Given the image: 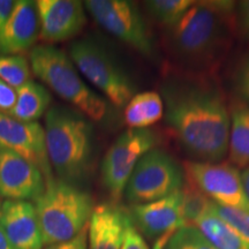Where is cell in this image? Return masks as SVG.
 <instances>
[{
    "label": "cell",
    "instance_id": "obj_3",
    "mask_svg": "<svg viewBox=\"0 0 249 249\" xmlns=\"http://www.w3.org/2000/svg\"><path fill=\"white\" fill-rule=\"evenodd\" d=\"M44 130L52 170L62 181L77 186L86 179L91 166V121L75 108L55 105L46 112Z\"/></svg>",
    "mask_w": 249,
    "mask_h": 249
},
{
    "label": "cell",
    "instance_id": "obj_29",
    "mask_svg": "<svg viewBox=\"0 0 249 249\" xmlns=\"http://www.w3.org/2000/svg\"><path fill=\"white\" fill-rule=\"evenodd\" d=\"M88 224L71 240L46 246L43 249H88Z\"/></svg>",
    "mask_w": 249,
    "mask_h": 249
},
{
    "label": "cell",
    "instance_id": "obj_1",
    "mask_svg": "<svg viewBox=\"0 0 249 249\" xmlns=\"http://www.w3.org/2000/svg\"><path fill=\"white\" fill-rule=\"evenodd\" d=\"M164 117L196 161L222 160L229 151L230 112L220 89L203 74H176L161 87Z\"/></svg>",
    "mask_w": 249,
    "mask_h": 249
},
{
    "label": "cell",
    "instance_id": "obj_31",
    "mask_svg": "<svg viewBox=\"0 0 249 249\" xmlns=\"http://www.w3.org/2000/svg\"><path fill=\"white\" fill-rule=\"evenodd\" d=\"M236 18L242 33L249 39V0L238 2L236 5Z\"/></svg>",
    "mask_w": 249,
    "mask_h": 249
},
{
    "label": "cell",
    "instance_id": "obj_10",
    "mask_svg": "<svg viewBox=\"0 0 249 249\" xmlns=\"http://www.w3.org/2000/svg\"><path fill=\"white\" fill-rule=\"evenodd\" d=\"M185 179L191 181L214 203L249 211L242 187L241 173L231 163L196 161L183 163Z\"/></svg>",
    "mask_w": 249,
    "mask_h": 249
},
{
    "label": "cell",
    "instance_id": "obj_35",
    "mask_svg": "<svg viewBox=\"0 0 249 249\" xmlns=\"http://www.w3.org/2000/svg\"><path fill=\"white\" fill-rule=\"evenodd\" d=\"M0 249H14L1 229H0Z\"/></svg>",
    "mask_w": 249,
    "mask_h": 249
},
{
    "label": "cell",
    "instance_id": "obj_18",
    "mask_svg": "<svg viewBox=\"0 0 249 249\" xmlns=\"http://www.w3.org/2000/svg\"><path fill=\"white\" fill-rule=\"evenodd\" d=\"M230 163L238 169L249 166V107L236 96L229 104Z\"/></svg>",
    "mask_w": 249,
    "mask_h": 249
},
{
    "label": "cell",
    "instance_id": "obj_13",
    "mask_svg": "<svg viewBox=\"0 0 249 249\" xmlns=\"http://www.w3.org/2000/svg\"><path fill=\"white\" fill-rule=\"evenodd\" d=\"M39 36L46 42L70 39L87 23L85 4L79 0H37Z\"/></svg>",
    "mask_w": 249,
    "mask_h": 249
},
{
    "label": "cell",
    "instance_id": "obj_33",
    "mask_svg": "<svg viewBox=\"0 0 249 249\" xmlns=\"http://www.w3.org/2000/svg\"><path fill=\"white\" fill-rule=\"evenodd\" d=\"M241 180H242V187H244V192L247 201L249 203V166L246 167L244 172L241 173Z\"/></svg>",
    "mask_w": 249,
    "mask_h": 249
},
{
    "label": "cell",
    "instance_id": "obj_23",
    "mask_svg": "<svg viewBox=\"0 0 249 249\" xmlns=\"http://www.w3.org/2000/svg\"><path fill=\"white\" fill-rule=\"evenodd\" d=\"M194 4L193 0H150L145 1V7L157 22L169 29Z\"/></svg>",
    "mask_w": 249,
    "mask_h": 249
},
{
    "label": "cell",
    "instance_id": "obj_15",
    "mask_svg": "<svg viewBox=\"0 0 249 249\" xmlns=\"http://www.w3.org/2000/svg\"><path fill=\"white\" fill-rule=\"evenodd\" d=\"M0 229L14 249H43L42 231L35 205L29 201H2Z\"/></svg>",
    "mask_w": 249,
    "mask_h": 249
},
{
    "label": "cell",
    "instance_id": "obj_27",
    "mask_svg": "<svg viewBox=\"0 0 249 249\" xmlns=\"http://www.w3.org/2000/svg\"><path fill=\"white\" fill-rule=\"evenodd\" d=\"M234 89L236 97L249 107V54L239 61L234 71Z\"/></svg>",
    "mask_w": 249,
    "mask_h": 249
},
{
    "label": "cell",
    "instance_id": "obj_5",
    "mask_svg": "<svg viewBox=\"0 0 249 249\" xmlns=\"http://www.w3.org/2000/svg\"><path fill=\"white\" fill-rule=\"evenodd\" d=\"M44 246L71 240L89 223L92 196L76 185L53 179L34 202Z\"/></svg>",
    "mask_w": 249,
    "mask_h": 249
},
{
    "label": "cell",
    "instance_id": "obj_6",
    "mask_svg": "<svg viewBox=\"0 0 249 249\" xmlns=\"http://www.w3.org/2000/svg\"><path fill=\"white\" fill-rule=\"evenodd\" d=\"M70 58L77 70L116 107H124L135 95L128 74L96 40L85 38L70 46Z\"/></svg>",
    "mask_w": 249,
    "mask_h": 249
},
{
    "label": "cell",
    "instance_id": "obj_12",
    "mask_svg": "<svg viewBox=\"0 0 249 249\" xmlns=\"http://www.w3.org/2000/svg\"><path fill=\"white\" fill-rule=\"evenodd\" d=\"M46 180L34 164L0 147V194L6 200L35 202L45 191Z\"/></svg>",
    "mask_w": 249,
    "mask_h": 249
},
{
    "label": "cell",
    "instance_id": "obj_19",
    "mask_svg": "<svg viewBox=\"0 0 249 249\" xmlns=\"http://www.w3.org/2000/svg\"><path fill=\"white\" fill-rule=\"evenodd\" d=\"M51 101L49 90L30 80L17 90V102L7 114L23 123H35L49 111Z\"/></svg>",
    "mask_w": 249,
    "mask_h": 249
},
{
    "label": "cell",
    "instance_id": "obj_28",
    "mask_svg": "<svg viewBox=\"0 0 249 249\" xmlns=\"http://www.w3.org/2000/svg\"><path fill=\"white\" fill-rule=\"evenodd\" d=\"M121 249H149L147 242L139 230L134 226V224L130 219L127 222L126 230H124V241Z\"/></svg>",
    "mask_w": 249,
    "mask_h": 249
},
{
    "label": "cell",
    "instance_id": "obj_21",
    "mask_svg": "<svg viewBox=\"0 0 249 249\" xmlns=\"http://www.w3.org/2000/svg\"><path fill=\"white\" fill-rule=\"evenodd\" d=\"M195 227L217 249H248L238 233L211 209L197 220Z\"/></svg>",
    "mask_w": 249,
    "mask_h": 249
},
{
    "label": "cell",
    "instance_id": "obj_22",
    "mask_svg": "<svg viewBox=\"0 0 249 249\" xmlns=\"http://www.w3.org/2000/svg\"><path fill=\"white\" fill-rule=\"evenodd\" d=\"M180 192H181L182 219L185 226H195L202 216L209 213L213 201L186 179Z\"/></svg>",
    "mask_w": 249,
    "mask_h": 249
},
{
    "label": "cell",
    "instance_id": "obj_11",
    "mask_svg": "<svg viewBox=\"0 0 249 249\" xmlns=\"http://www.w3.org/2000/svg\"><path fill=\"white\" fill-rule=\"evenodd\" d=\"M0 147L8 149L34 164L46 182L54 179L46 150L45 130L39 123H23L0 111Z\"/></svg>",
    "mask_w": 249,
    "mask_h": 249
},
{
    "label": "cell",
    "instance_id": "obj_7",
    "mask_svg": "<svg viewBox=\"0 0 249 249\" xmlns=\"http://www.w3.org/2000/svg\"><path fill=\"white\" fill-rule=\"evenodd\" d=\"M183 182L181 165L167 151L154 148L139 160L124 194L133 205L149 203L180 191Z\"/></svg>",
    "mask_w": 249,
    "mask_h": 249
},
{
    "label": "cell",
    "instance_id": "obj_36",
    "mask_svg": "<svg viewBox=\"0 0 249 249\" xmlns=\"http://www.w3.org/2000/svg\"><path fill=\"white\" fill-rule=\"evenodd\" d=\"M1 197H2V196H1V194H0V208H1V204H2V201H1Z\"/></svg>",
    "mask_w": 249,
    "mask_h": 249
},
{
    "label": "cell",
    "instance_id": "obj_30",
    "mask_svg": "<svg viewBox=\"0 0 249 249\" xmlns=\"http://www.w3.org/2000/svg\"><path fill=\"white\" fill-rule=\"evenodd\" d=\"M17 102V89L0 79V111L9 113Z\"/></svg>",
    "mask_w": 249,
    "mask_h": 249
},
{
    "label": "cell",
    "instance_id": "obj_17",
    "mask_svg": "<svg viewBox=\"0 0 249 249\" xmlns=\"http://www.w3.org/2000/svg\"><path fill=\"white\" fill-rule=\"evenodd\" d=\"M129 214L117 203L95 207L88 224V249H121Z\"/></svg>",
    "mask_w": 249,
    "mask_h": 249
},
{
    "label": "cell",
    "instance_id": "obj_20",
    "mask_svg": "<svg viewBox=\"0 0 249 249\" xmlns=\"http://www.w3.org/2000/svg\"><path fill=\"white\" fill-rule=\"evenodd\" d=\"M164 101L156 91L135 93L124 107V123L129 128L144 129L164 117Z\"/></svg>",
    "mask_w": 249,
    "mask_h": 249
},
{
    "label": "cell",
    "instance_id": "obj_16",
    "mask_svg": "<svg viewBox=\"0 0 249 249\" xmlns=\"http://www.w3.org/2000/svg\"><path fill=\"white\" fill-rule=\"evenodd\" d=\"M39 30L36 2L31 0L15 1L11 17L0 34V54H20L34 49Z\"/></svg>",
    "mask_w": 249,
    "mask_h": 249
},
{
    "label": "cell",
    "instance_id": "obj_9",
    "mask_svg": "<svg viewBox=\"0 0 249 249\" xmlns=\"http://www.w3.org/2000/svg\"><path fill=\"white\" fill-rule=\"evenodd\" d=\"M157 143V133L149 128H128L112 143L102 160L101 174L103 185L114 203L124 195L139 160Z\"/></svg>",
    "mask_w": 249,
    "mask_h": 249
},
{
    "label": "cell",
    "instance_id": "obj_4",
    "mask_svg": "<svg viewBox=\"0 0 249 249\" xmlns=\"http://www.w3.org/2000/svg\"><path fill=\"white\" fill-rule=\"evenodd\" d=\"M29 61L42 82L90 121H102L107 117V102L82 80L70 55L62 50L52 45L34 46Z\"/></svg>",
    "mask_w": 249,
    "mask_h": 249
},
{
    "label": "cell",
    "instance_id": "obj_14",
    "mask_svg": "<svg viewBox=\"0 0 249 249\" xmlns=\"http://www.w3.org/2000/svg\"><path fill=\"white\" fill-rule=\"evenodd\" d=\"M134 226L142 235L156 238L176 232L185 226L181 211V192L160 200L134 204L128 213Z\"/></svg>",
    "mask_w": 249,
    "mask_h": 249
},
{
    "label": "cell",
    "instance_id": "obj_8",
    "mask_svg": "<svg viewBox=\"0 0 249 249\" xmlns=\"http://www.w3.org/2000/svg\"><path fill=\"white\" fill-rule=\"evenodd\" d=\"M83 4L103 29L144 58L154 60L157 57L150 30L135 2L128 0H87Z\"/></svg>",
    "mask_w": 249,
    "mask_h": 249
},
{
    "label": "cell",
    "instance_id": "obj_25",
    "mask_svg": "<svg viewBox=\"0 0 249 249\" xmlns=\"http://www.w3.org/2000/svg\"><path fill=\"white\" fill-rule=\"evenodd\" d=\"M165 249H217L195 226H183L171 235Z\"/></svg>",
    "mask_w": 249,
    "mask_h": 249
},
{
    "label": "cell",
    "instance_id": "obj_2",
    "mask_svg": "<svg viewBox=\"0 0 249 249\" xmlns=\"http://www.w3.org/2000/svg\"><path fill=\"white\" fill-rule=\"evenodd\" d=\"M233 1L195 2L166 29L167 45L176 61L194 74H203L219 64L231 45Z\"/></svg>",
    "mask_w": 249,
    "mask_h": 249
},
{
    "label": "cell",
    "instance_id": "obj_32",
    "mask_svg": "<svg viewBox=\"0 0 249 249\" xmlns=\"http://www.w3.org/2000/svg\"><path fill=\"white\" fill-rule=\"evenodd\" d=\"M14 4L15 1H12V0H0V34H1L6 22L11 17Z\"/></svg>",
    "mask_w": 249,
    "mask_h": 249
},
{
    "label": "cell",
    "instance_id": "obj_24",
    "mask_svg": "<svg viewBox=\"0 0 249 249\" xmlns=\"http://www.w3.org/2000/svg\"><path fill=\"white\" fill-rule=\"evenodd\" d=\"M29 61L24 55L0 54V79L14 89L21 88L30 81Z\"/></svg>",
    "mask_w": 249,
    "mask_h": 249
},
{
    "label": "cell",
    "instance_id": "obj_26",
    "mask_svg": "<svg viewBox=\"0 0 249 249\" xmlns=\"http://www.w3.org/2000/svg\"><path fill=\"white\" fill-rule=\"evenodd\" d=\"M211 211L229 224L238 233L246 247L249 249V211L223 207L214 202L211 204Z\"/></svg>",
    "mask_w": 249,
    "mask_h": 249
},
{
    "label": "cell",
    "instance_id": "obj_34",
    "mask_svg": "<svg viewBox=\"0 0 249 249\" xmlns=\"http://www.w3.org/2000/svg\"><path fill=\"white\" fill-rule=\"evenodd\" d=\"M173 233L174 232L167 233V234H164V235L160 236L158 239H156L152 249H165V247H166V245H167V241H169V239L171 238V235H172Z\"/></svg>",
    "mask_w": 249,
    "mask_h": 249
}]
</instances>
